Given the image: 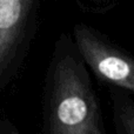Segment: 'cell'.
<instances>
[{
    "label": "cell",
    "instance_id": "cell-3",
    "mask_svg": "<svg viewBox=\"0 0 134 134\" xmlns=\"http://www.w3.org/2000/svg\"><path fill=\"white\" fill-rule=\"evenodd\" d=\"M37 0H0V93L16 75L37 30Z\"/></svg>",
    "mask_w": 134,
    "mask_h": 134
},
{
    "label": "cell",
    "instance_id": "cell-5",
    "mask_svg": "<svg viewBox=\"0 0 134 134\" xmlns=\"http://www.w3.org/2000/svg\"><path fill=\"white\" fill-rule=\"evenodd\" d=\"M0 134H19V131L11 121L0 118Z\"/></svg>",
    "mask_w": 134,
    "mask_h": 134
},
{
    "label": "cell",
    "instance_id": "cell-4",
    "mask_svg": "<svg viewBox=\"0 0 134 134\" xmlns=\"http://www.w3.org/2000/svg\"><path fill=\"white\" fill-rule=\"evenodd\" d=\"M115 134H134V99L131 94L107 86Z\"/></svg>",
    "mask_w": 134,
    "mask_h": 134
},
{
    "label": "cell",
    "instance_id": "cell-1",
    "mask_svg": "<svg viewBox=\"0 0 134 134\" xmlns=\"http://www.w3.org/2000/svg\"><path fill=\"white\" fill-rule=\"evenodd\" d=\"M42 134H106L91 73L67 33L54 44L45 76Z\"/></svg>",
    "mask_w": 134,
    "mask_h": 134
},
{
    "label": "cell",
    "instance_id": "cell-2",
    "mask_svg": "<svg viewBox=\"0 0 134 134\" xmlns=\"http://www.w3.org/2000/svg\"><path fill=\"white\" fill-rule=\"evenodd\" d=\"M88 71L106 86L134 94V57L92 26L79 23L72 35Z\"/></svg>",
    "mask_w": 134,
    "mask_h": 134
}]
</instances>
